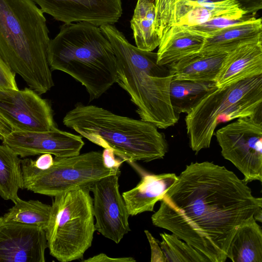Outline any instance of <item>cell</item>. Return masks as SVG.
Segmentation results:
<instances>
[{
	"label": "cell",
	"instance_id": "obj_1",
	"mask_svg": "<svg viewBox=\"0 0 262 262\" xmlns=\"http://www.w3.org/2000/svg\"><path fill=\"white\" fill-rule=\"evenodd\" d=\"M151 217L201 252L209 262H224L238 226L262 208L247 183L225 166L192 162L178 176Z\"/></svg>",
	"mask_w": 262,
	"mask_h": 262
},
{
	"label": "cell",
	"instance_id": "obj_2",
	"mask_svg": "<svg viewBox=\"0 0 262 262\" xmlns=\"http://www.w3.org/2000/svg\"><path fill=\"white\" fill-rule=\"evenodd\" d=\"M43 12L32 0H0V57L39 95L53 86Z\"/></svg>",
	"mask_w": 262,
	"mask_h": 262
},
{
	"label": "cell",
	"instance_id": "obj_3",
	"mask_svg": "<svg viewBox=\"0 0 262 262\" xmlns=\"http://www.w3.org/2000/svg\"><path fill=\"white\" fill-rule=\"evenodd\" d=\"M99 27L116 56V83L129 94L141 120L161 129L176 124L179 115L169 98L172 76L166 66L157 63V53L132 45L113 25Z\"/></svg>",
	"mask_w": 262,
	"mask_h": 262
},
{
	"label": "cell",
	"instance_id": "obj_4",
	"mask_svg": "<svg viewBox=\"0 0 262 262\" xmlns=\"http://www.w3.org/2000/svg\"><path fill=\"white\" fill-rule=\"evenodd\" d=\"M47 59L51 70L63 72L83 85L90 101L98 99L117 80L116 56L100 27L80 21L64 23L50 40Z\"/></svg>",
	"mask_w": 262,
	"mask_h": 262
},
{
	"label": "cell",
	"instance_id": "obj_5",
	"mask_svg": "<svg viewBox=\"0 0 262 262\" xmlns=\"http://www.w3.org/2000/svg\"><path fill=\"white\" fill-rule=\"evenodd\" d=\"M63 123L90 141L113 150L131 163L163 159L168 151L164 135L153 124L116 115L81 103L67 113Z\"/></svg>",
	"mask_w": 262,
	"mask_h": 262
},
{
	"label": "cell",
	"instance_id": "obj_6",
	"mask_svg": "<svg viewBox=\"0 0 262 262\" xmlns=\"http://www.w3.org/2000/svg\"><path fill=\"white\" fill-rule=\"evenodd\" d=\"M262 116V75L217 88L206 95L185 117L191 149L210 147L220 123Z\"/></svg>",
	"mask_w": 262,
	"mask_h": 262
},
{
	"label": "cell",
	"instance_id": "obj_7",
	"mask_svg": "<svg viewBox=\"0 0 262 262\" xmlns=\"http://www.w3.org/2000/svg\"><path fill=\"white\" fill-rule=\"evenodd\" d=\"M89 187H79L54 197L46 235L50 254L58 261L82 258L96 230Z\"/></svg>",
	"mask_w": 262,
	"mask_h": 262
},
{
	"label": "cell",
	"instance_id": "obj_8",
	"mask_svg": "<svg viewBox=\"0 0 262 262\" xmlns=\"http://www.w3.org/2000/svg\"><path fill=\"white\" fill-rule=\"evenodd\" d=\"M24 188L55 196L79 187H90L97 181L116 173L104 164L102 153L91 151L68 157H55L48 169L39 170L21 162Z\"/></svg>",
	"mask_w": 262,
	"mask_h": 262
},
{
	"label": "cell",
	"instance_id": "obj_9",
	"mask_svg": "<svg viewBox=\"0 0 262 262\" xmlns=\"http://www.w3.org/2000/svg\"><path fill=\"white\" fill-rule=\"evenodd\" d=\"M221 154L244 175L246 183L262 181V116L237 119L214 133Z\"/></svg>",
	"mask_w": 262,
	"mask_h": 262
},
{
	"label": "cell",
	"instance_id": "obj_10",
	"mask_svg": "<svg viewBox=\"0 0 262 262\" xmlns=\"http://www.w3.org/2000/svg\"><path fill=\"white\" fill-rule=\"evenodd\" d=\"M0 115L13 130L47 132L57 127L49 102L30 88L0 89Z\"/></svg>",
	"mask_w": 262,
	"mask_h": 262
},
{
	"label": "cell",
	"instance_id": "obj_11",
	"mask_svg": "<svg viewBox=\"0 0 262 262\" xmlns=\"http://www.w3.org/2000/svg\"><path fill=\"white\" fill-rule=\"evenodd\" d=\"M121 171L103 178L89 187L93 193L96 230L118 244L130 231L129 214L119 190Z\"/></svg>",
	"mask_w": 262,
	"mask_h": 262
},
{
	"label": "cell",
	"instance_id": "obj_12",
	"mask_svg": "<svg viewBox=\"0 0 262 262\" xmlns=\"http://www.w3.org/2000/svg\"><path fill=\"white\" fill-rule=\"evenodd\" d=\"M2 143L21 158L42 154L59 158L76 156L84 145L81 136L57 127L47 132L13 130Z\"/></svg>",
	"mask_w": 262,
	"mask_h": 262
},
{
	"label": "cell",
	"instance_id": "obj_13",
	"mask_svg": "<svg viewBox=\"0 0 262 262\" xmlns=\"http://www.w3.org/2000/svg\"><path fill=\"white\" fill-rule=\"evenodd\" d=\"M43 12L65 24L113 25L122 13L121 0H32Z\"/></svg>",
	"mask_w": 262,
	"mask_h": 262
},
{
	"label": "cell",
	"instance_id": "obj_14",
	"mask_svg": "<svg viewBox=\"0 0 262 262\" xmlns=\"http://www.w3.org/2000/svg\"><path fill=\"white\" fill-rule=\"evenodd\" d=\"M47 248L43 228L0 216V262H45Z\"/></svg>",
	"mask_w": 262,
	"mask_h": 262
},
{
	"label": "cell",
	"instance_id": "obj_15",
	"mask_svg": "<svg viewBox=\"0 0 262 262\" xmlns=\"http://www.w3.org/2000/svg\"><path fill=\"white\" fill-rule=\"evenodd\" d=\"M262 75V40L241 45L227 54L214 82L222 88Z\"/></svg>",
	"mask_w": 262,
	"mask_h": 262
},
{
	"label": "cell",
	"instance_id": "obj_16",
	"mask_svg": "<svg viewBox=\"0 0 262 262\" xmlns=\"http://www.w3.org/2000/svg\"><path fill=\"white\" fill-rule=\"evenodd\" d=\"M248 14L234 0H177L172 25L188 27L217 16Z\"/></svg>",
	"mask_w": 262,
	"mask_h": 262
},
{
	"label": "cell",
	"instance_id": "obj_17",
	"mask_svg": "<svg viewBox=\"0 0 262 262\" xmlns=\"http://www.w3.org/2000/svg\"><path fill=\"white\" fill-rule=\"evenodd\" d=\"M177 179L174 173L143 176L136 187L122 193L129 215L152 211L156 203L160 201Z\"/></svg>",
	"mask_w": 262,
	"mask_h": 262
},
{
	"label": "cell",
	"instance_id": "obj_18",
	"mask_svg": "<svg viewBox=\"0 0 262 262\" xmlns=\"http://www.w3.org/2000/svg\"><path fill=\"white\" fill-rule=\"evenodd\" d=\"M258 40H262V20L252 16L228 26L214 35L205 38L199 53H228L243 43Z\"/></svg>",
	"mask_w": 262,
	"mask_h": 262
},
{
	"label": "cell",
	"instance_id": "obj_19",
	"mask_svg": "<svg viewBox=\"0 0 262 262\" xmlns=\"http://www.w3.org/2000/svg\"><path fill=\"white\" fill-rule=\"evenodd\" d=\"M205 39V37L190 32L183 26H171L162 37L158 46L157 63L167 66L199 53Z\"/></svg>",
	"mask_w": 262,
	"mask_h": 262
},
{
	"label": "cell",
	"instance_id": "obj_20",
	"mask_svg": "<svg viewBox=\"0 0 262 262\" xmlns=\"http://www.w3.org/2000/svg\"><path fill=\"white\" fill-rule=\"evenodd\" d=\"M227 54L197 53L166 66L172 79L214 81Z\"/></svg>",
	"mask_w": 262,
	"mask_h": 262
},
{
	"label": "cell",
	"instance_id": "obj_21",
	"mask_svg": "<svg viewBox=\"0 0 262 262\" xmlns=\"http://www.w3.org/2000/svg\"><path fill=\"white\" fill-rule=\"evenodd\" d=\"M227 258L233 262H262V230L253 216L238 226L230 242Z\"/></svg>",
	"mask_w": 262,
	"mask_h": 262
},
{
	"label": "cell",
	"instance_id": "obj_22",
	"mask_svg": "<svg viewBox=\"0 0 262 262\" xmlns=\"http://www.w3.org/2000/svg\"><path fill=\"white\" fill-rule=\"evenodd\" d=\"M156 0H138L130 20L136 47L151 52L158 47L161 39L155 31Z\"/></svg>",
	"mask_w": 262,
	"mask_h": 262
},
{
	"label": "cell",
	"instance_id": "obj_23",
	"mask_svg": "<svg viewBox=\"0 0 262 262\" xmlns=\"http://www.w3.org/2000/svg\"><path fill=\"white\" fill-rule=\"evenodd\" d=\"M217 87L214 81L171 79L169 98L174 112L188 114L208 93Z\"/></svg>",
	"mask_w": 262,
	"mask_h": 262
},
{
	"label": "cell",
	"instance_id": "obj_24",
	"mask_svg": "<svg viewBox=\"0 0 262 262\" xmlns=\"http://www.w3.org/2000/svg\"><path fill=\"white\" fill-rule=\"evenodd\" d=\"M19 156L10 147L0 145V196L15 203L19 198L18 191L24 189Z\"/></svg>",
	"mask_w": 262,
	"mask_h": 262
},
{
	"label": "cell",
	"instance_id": "obj_25",
	"mask_svg": "<svg viewBox=\"0 0 262 262\" xmlns=\"http://www.w3.org/2000/svg\"><path fill=\"white\" fill-rule=\"evenodd\" d=\"M3 215L7 222L39 226L45 230L49 223L51 206L38 200L24 201L19 198Z\"/></svg>",
	"mask_w": 262,
	"mask_h": 262
},
{
	"label": "cell",
	"instance_id": "obj_26",
	"mask_svg": "<svg viewBox=\"0 0 262 262\" xmlns=\"http://www.w3.org/2000/svg\"><path fill=\"white\" fill-rule=\"evenodd\" d=\"M159 242L166 262H209L199 251L182 242L173 233H160Z\"/></svg>",
	"mask_w": 262,
	"mask_h": 262
},
{
	"label": "cell",
	"instance_id": "obj_27",
	"mask_svg": "<svg viewBox=\"0 0 262 262\" xmlns=\"http://www.w3.org/2000/svg\"><path fill=\"white\" fill-rule=\"evenodd\" d=\"M252 16H254V15L248 14L243 17L227 15L220 16L197 25L183 27L191 32L207 38L214 35L228 26L246 20Z\"/></svg>",
	"mask_w": 262,
	"mask_h": 262
},
{
	"label": "cell",
	"instance_id": "obj_28",
	"mask_svg": "<svg viewBox=\"0 0 262 262\" xmlns=\"http://www.w3.org/2000/svg\"><path fill=\"white\" fill-rule=\"evenodd\" d=\"M177 0H156L155 31L161 39L172 26L174 6Z\"/></svg>",
	"mask_w": 262,
	"mask_h": 262
},
{
	"label": "cell",
	"instance_id": "obj_29",
	"mask_svg": "<svg viewBox=\"0 0 262 262\" xmlns=\"http://www.w3.org/2000/svg\"><path fill=\"white\" fill-rule=\"evenodd\" d=\"M0 89H18L15 80V74L0 57Z\"/></svg>",
	"mask_w": 262,
	"mask_h": 262
},
{
	"label": "cell",
	"instance_id": "obj_30",
	"mask_svg": "<svg viewBox=\"0 0 262 262\" xmlns=\"http://www.w3.org/2000/svg\"><path fill=\"white\" fill-rule=\"evenodd\" d=\"M151 248V262H166L164 254L160 247L159 242L147 230L144 231Z\"/></svg>",
	"mask_w": 262,
	"mask_h": 262
},
{
	"label": "cell",
	"instance_id": "obj_31",
	"mask_svg": "<svg viewBox=\"0 0 262 262\" xmlns=\"http://www.w3.org/2000/svg\"><path fill=\"white\" fill-rule=\"evenodd\" d=\"M242 10L248 14H255L262 8V0H234Z\"/></svg>",
	"mask_w": 262,
	"mask_h": 262
},
{
	"label": "cell",
	"instance_id": "obj_32",
	"mask_svg": "<svg viewBox=\"0 0 262 262\" xmlns=\"http://www.w3.org/2000/svg\"><path fill=\"white\" fill-rule=\"evenodd\" d=\"M115 153L111 148H104L102 153L104 165L110 169H118L123 161L117 160Z\"/></svg>",
	"mask_w": 262,
	"mask_h": 262
},
{
	"label": "cell",
	"instance_id": "obj_33",
	"mask_svg": "<svg viewBox=\"0 0 262 262\" xmlns=\"http://www.w3.org/2000/svg\"><path fill=\"white\" fill-rule=\"evenodd\" d=\"M83 262H135L133 257L112 258L105 254L100 253L86 259L82 260Z\"/></svg>",
	"mask_w": 262,
	"mask_h": 262
},
{
	"label": "cell",
	"instance_id": "obj_34",
	"mask_svg": "<svg viewBox=\"0 0 262 262\" xmlns=\"http://www.w3.org/2000/svg\"><path fill=\"white\" fill-rule=\"evenodd\" d=\"M13 129L11 125L0 115V134L4 138L9 135Z\"/></svg>",
	"mask_w": 262,
	"mask_h": 262
},
{
	"label": "cell",
	"instance_id": "obj_35",
	"mask_svg": "<svg viewBox=\"0 0 262 262\" xmlns=\"http://www.w3.org/2000/svg\"><path fill=\"white\" fill-rule=\"evenodd\" d=\"M253 217L255 221H258L260 222L262 221V208H259L254 214Z\"/></svg>",
	"mask_w": 262,
	"mask_h": 262
},
{
	"label": "cell",
	"instance_id": "obj_36",
	"mask_svg": "<svg viewBox=\"0 0 262 262\" xmlns=\"http://www.w3.org/2000/svg\"><path fill=\"white\" fill-rule=\"evenodd\" d=\"M4 139V137L0 134V140H3Z\"/></svg>",
	"mask_w": 262,
	"mask_h": 262
}]
</instances>
